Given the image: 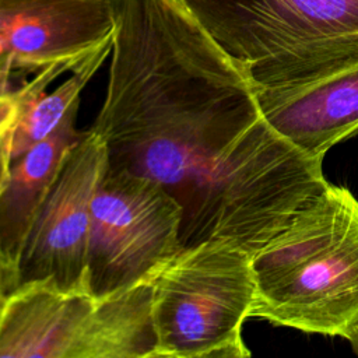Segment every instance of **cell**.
Segmentation results:
<instances>
[{"label":"cell","instance_id":"6da1fadb","mask_svg":"<svg viewBox=\"0 0 358 358\" xmlns=\"http://www.w3.org/2000/svg\"><path fill=\"white\" fill-rule=\"evenodd\" d=\"M106 94L90 126L108 166L154 179L199 232L310 179L322 162L263 119L255 85L176 0H113Z\"/></svg>","mask_w":358,"mask_h":358},{"label":"cell","instance_id":"7a4b0ae2","mask_svg":"<svg viewBox=\"0 0 358 358\" xmlns=\"http://www.w3.org/2000/svg\"><path fill=\"white\" fill-rule=\"evenodd\" d=\"M250 317L343 336L358 322V200L326 187L252 256Z\"/></svg>","mask_w":358,"mask_h":358},{"label":"cell","instance_id":"3957f363","mask_svg":"<svg viewBox=\"0 0 358 358\" xmlns=\"http://www.w3.org/2000/svg\"><path fill=\"white\" fill-rule=\"evenodd\" d=\"M246 73L282 85L358 59V0H176Z\"/></svg>","mask_w":358,"mask_h":358},{"label":"cell","instance_id":"277c9868","mask_svg":"<svg viewBox=\"0 0 358 358\" xmlns=\"http://www.w3.org/2000/svg\"><path fill=\"white\" fill-rule=\"evenodd\" d=\"M152 281L106 296L49 285L13 291L0 315V358H158Z\"/></svg>","mask_w":358,"mask_h":358},{"label":"cell","instance_id":"5b68a950","mask_svg":"<svg viewBox=\"0 0 358 358\" xmlns=\"http://www.w3.org/2000/svg\"><path fill=\"white\" fill-rule=\"evenodd\" d=\"M158 358H246L242 326L255 302L252 255L225 242L182 248L155 275Z\"/></svg>","mask_w":358,"mask_h":358},{"label":"cell","instance_id":"8992f818","mask_svg":"<svg viewBox=\"0 0 358 358\" xmlns=\"http://www.w3.org/2000/svg\"><path fill=\"white\" fill-rule=\"evenodd\" d=\"M182 206L159 182L106 168L91 203L88 291L106 296L152 281L182 249Z\"/></svg>","mask_w":358,"mask_h":358},{"label":"cell","instance_id":"52a82bcc","mask_svg":"<svg viewBox=\"0 0 358 358\" xmlns=\"http://www.w3.org/2000/svg\"><path fill=\"white\" fill-rule=\"evenodd\" d=\"M106 168V147L87 129L67 152L35 215L17 262L13 291L28 285L88 291L91 203Z\"/></svg>","mask_w":358,"mask_h":358},{"label":"cell","instance_id":"ba28073f","mask_svg":"<svg viewBox=\"0 0 358 358\" xmlns=\"http://www.w3.org/2000/svg\"><path fill=\"white\" fill-rule=\"evenodd\" d=\"M113 32V0H0V74L74 71Z\"/></svg>","mask_w":358,"mask_h":358},{"label":"cell","instance_id":"9c48e42d","mask_svg":"<svg viewBox=\"0 0 358 358\" xmlns=\"http://www.w3.org/2000/svg\"><path fill=\"white\" fill-rule=\"evenodd\" d=\"M255 91L266 123L313 159L323 161L333 145L358 134V59Z\"/></svg>","mask_w":358,"mask_h":358},{"label":"cell","instance_id":"30bf717a","mask_svg":"<svg viewBox=\"0 0 358 358\" xmlns=\"http://www.w3.org/2000/svg\"><path fill=\"white\" fill-rule=\"evenodd\" d=\"M77 110L78 106L73 108L50 136L11 162L0 194V256L10 273L11 292L17 262L35 215L67 152L81 137L83 131L76 129Z\"/></svg>","mask_w":358,"mask_h":358},{"label":"cell","instance_id":"8fae6325","mask_svg":"<svg viewBox=\"0 0 358 358\" xmlns=\"http://www.w3.org/2000/svg\"><path fill=\"white\" fill-rule=\"evenodd\" d=\"M112 45L99 49L56 90L46 94L45 88L60 74L69 71L64 67H48L13 90L17 102V116L10 127L11 159L18 158L34 144L50 136L64 120L66 115L80 105V95L94 74L99 70Z\"/></svg>","mask_w":358,"mask_h":358},{"label":"cell","instance_id":"7c38bea8","mask_svg":"<svg viewBox=\"0 0 358 358\" xmlns=\"http://www.w3.org/2000/svg\"><path fill=\"white\" fill-rule=\"evenodd\" d=\"M17 116V102L13 91L0 84V131L13 126Z\"/></svg>","mask_w":358,"mask_h":358},{"label":"cell","instance_id":"4fadbf2b","mask_svg":"<svg viewBox=\"0 0 358 358\" xmlns=\"http://www.w3.org/2000/svg\"><path fill=\"white\" fill-rule=\"evenodd\" d=\"M11 148H10V127L0 131V194L6 186L10 166H11Z\"/></svg>","mask_w":358,"mask_h":358},{"label":"cell","instance_id":"5bb4252c","mask_svg":"<svg viewBox=\"0 0 358 358\" xmlns=\"http://www.w3.org/2000/svg\"><path fill=\"white\" fill-rule=\"evenodd\" d=\"M11 294V282H10V273L4 260L0 256V315L4 309L8 295Z\"/></svg>","mask_w":358,"mask_h":358},{"label":"cell","instance_id":"9a60e30c","mask_svg":"<svg viewBox=\"0 0 358 358\" xmlns=\"http://www.w3.org/2000/svg\"><path fill=\"white\" fill-rule=\"evenodd\" d=\"M341 337L348 340V343L351 344L352 351L358 355V322L354 323L347 331H344V334Z\"/></svg>","mask_w":358,"mask_h":358}]
</instances>
